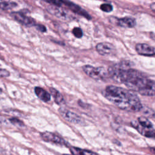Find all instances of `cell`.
I'll return each instance as SVG.
<instances>
[{
  "label": "cell",
  "instance_id": "cell-1",
  "mask_svg": "<svg viewBox=\"0 0 155 155\" xmlns=\"http://www.w3.org/2000/svg\"><path fill=\"white\" fill-rule=\"evenodd\" d=\"M132 63L124 61L113 65L108 70L109 76L117 83L124 84L130 90L143 96H154V81L142 72L131 68Z\"/></svg>",
  "mask_w": 155,
  "mask_h": 155
},
{
  "label": "cell",
  "instance_id": "cell-2",
  "mask_svg": "<svg viewBox=\"0 0 155 155\" xmlns=\"http://www.w3.org/2000/svg\"><path fill=\"white\" fill-rule=\"evenodd\" d=\"M103 95L120 109L137 112L143 105L138 96L132 90L114 85H108L102 93Z\"/></svg>",
  "mask_w": 155,
  "mask_h": 155
},
{
  "label": "cell",
  "instance_id": "cell-3",
  "mask_svg": "<svg viewBox=\"0 0 155 155\" xmlns=\"http://www.w3.org/2000/svg\"><path fill=\"white\" fill-rule=\"evenodd\" d=\"M131 125L142 136L147 137H154V125L146 117H139L137 120H132Z\"/></svg>",
  "mask_w": 155,
  "mask_h": 155
},
{
  "label": "cell",
  "instance_id": "cell-4",
  "mask_svg": "<svg viewBox=\"0 0 155 155\" xmlns=\"http://www.w3.org/2000/svg\"><path fill=\"white\" fill-rule=\"evenodd\" d=\"M47 10L49 13L61 20L69 21L75 18L74 15L70 12L68 9H66L62 6L51 5L47 7Z\"/></svg>",
  "mask_w": 155,
  "mask_h": 155
},
{
  "label": "cell",
  "instance_id": "cell-5",
  "mask_svg": "<svg viewBox=\"0 0 155 155\" xmlns=\"http://www.w3.org/2000/svg\"><path fill=\"white\" fill-rule=\"evenodd\" d=\"M82 70L87 76L95 80H105L109 76L108 71L103 67L85 65L82 67Z\"/></svg>",
  "mask_w": 155,
  "mask_h": 155
},
{
  "label": "cell",
  "instance_id": "cell-6",
  "mask_svg": "<svg viewBox=\"0 0 155 155\" xmlns=\"http://www.w3.org/2000/svg\"><path fill=\"white\" fill-rule=\"evenodd\" d=\"M10 15L15 20L24 25L32 27L36 24L35 20L31 17L27 16L26 15V12L23 11L13 12L10 13Z\"/></svg>",
  "mask_w": 155,
  "mask_h": 155
},
{
  "label": "cell",
  "instance_id": "cell-7",
  "mask_svg": "<svg viewBox=\"0 0 155 155\" xmlns=\"http://www.w3.org/2000/svg\"><path fill=\"white\" fill-rule=\"evenodd\" d=\"M59 112L61 115L69 122L81 125L85 124L84 119L75 113L71 112L64 108H60L59 109Z\"/></svg>",
  "mask_w": 155,
  "mask_h": 155
},
{
  "label": "cell",
  "instance_id": "cell-8",
  "mask_svg": "<svg viewBox=\"0 0 155 155\" xmlns=\"http://www.w3.org/2000/svg\"><path fill=\"white\" fill-rule=\"evenodd\" d=\"M62 5H64L65 7H67V8L73 13L82 16L88 20L91 19V16L86 10H85L81 6L75 4L74 2L70 0H62Z\"/></svg>",
  "mask_w": 155,
  "mask_h": 155
},
{
  "label": "cell",
  "instance_id": "cell-9",
  "mask_svg": "<svg viewBox=\"0 0 155 155\" xmlns=\"http://www.w3.org/2000/svg\"><path fill=\"white\" fill-rule=\"evenodd\" d=\"M41 137L42 139L45 142H51V143H53L60 145L67 146V143L65 142V140L64 139H62L61 137L51 132L45 131V132L42 133L41 134Z\"/></svg>",
  "mask_w": 155,
  "mask_h": 155
},
{
  "label": "cell",
  "instance_id": "cell-10",
  "mask_svg": "<svg viewBox=\"0 0 155 155\" xmlns=\"http://www.w3.org/2000/svg\"><path fill=\"white\" fill-rule=\"evenodd\" d=\"M96 51L102 56H110L115 53L116 48L109 42H100L96 46Z\"/></svg>",
  "mask_w": 155,
  "mask_h": 155
},
{
  "label": "cell",
  "instance_id": "cell-11",
  "mask_svg": "<svg viewBox=\"0 0 155 155\" xmlns=\"http://www.w3.org/2000/svg\"><path fill=\"white\" fill-rule=\"evenodd\" d=\"M136 50L139 54L146 56H153L154 55V47L147 44H137L136 45Z\"/></svg>",
  "mask_w": 155,
  "mask_h": 155
},
{
  "label": "cell",
  "instance_id": "cell-12",
  "mask_svg": "<svg viewBox=\"0 0 155 155\" xmlns=\"http://www.w3.org/2000/svg\"><path fill=\"white\" fill-rule=\"evenodd\" d=\"M117 25L124 28H133L136 25V19L132 17L117 19Z\"/></svg>",
  "mask_w": 155,
  "mask_h": 155
},
{
  "label": "cell",
  "instance_id": "cell-13",
  "mask_svg": "<svg viewBox=\"0 0 155 155\" xmlns=\"http://www.w3.org/2000/svg\"><path fill=\"white\" fill-rule=\"evenodd\" d=\"M35 93L36 95L43 102H47L50 101L51 99V95L49 93H48L45 90L44 88L39 87H36L35 88Z\"/></svg>",
  "mask_w": 155,
  "mask_h": 155
},
{
  "label": "cell",
  "instance_id": "cell-14",
  "mask_svg": "<svg viewBox=\"0 0 155 155\" xmlns=\"http://www.w3.org/2000/svg\"><path fill=\"white\" fill-rule=\"evenodd\" d=\"M50 91L51 95L53 96L54 102L58 105H62L64 103V99L62 94L56 89L53 87L50 88Z\"/></svg>",
  "mask_w": 155,
  "mask_h": 155
},
{
  "label": "cell",
  "instance_id": "cell-15",
  "mask_svg": "<svg viewBox=\"0 0 155 155\" xmlns=\"http://www.w3.org/2000/svg\"><path fill=\"white\" fill-rule=\"evenodd\" d=\"M70 152L73 154H79V155H84V154H96V153L93 152L90 150H83L77 147H72L70 148Z\"/></svg>",
  "mask_w": 155,
  "mask_h": 155
},
{
  "label": "cell",
  "instance_id": "cell-16",
  "mask_svg": "<svg viewBox=\"0 0 155 155\" xmlns=\"http://www.w3.org/2000/svg\"><path fill=\"white\" fill-rule=\"evenodd\" d=\"M18 4L15 2L2 1L0 2V9L3 10H8L16 7Z\"/></svg>",
  "mask_w": 155,
  "mask_h": 155
},
{
  "label": "cell",
  "instance_id": "cell-17",
  "mask_svg": "<svg viewBox=\"0 0 155 155\" xmlns=\"http://www.w3.org/2000/svg\"><path fill=\"white\" fill-rule=\"evenodd\" d=\"M140 111H142L145 116H148V117H154V110H152L151 108H148V107H142Z\"/></svg>",
  "mask_w": 155,
  "mask_h": 155
},
{
  "label": "cell",
  "instance_id": "cell-18",
  "mask_svg": "<svg viewBox=\"0 0 155 155\" xmlns=\"http://www.w3.org/2000/svg\"><path fill=\"white\" fill-rule=\"evenodd\" d=\"M100 8L102 11L107 13H110L113 10V6L110 4H102L100 6Z\"/></svg>",
  "mask_w": 155,
  "mask_h": 155
},
{
  "label": "cell",
  "instance_id": "cell-19",
  "mask_svg": "<svg viewBox=\"0 0 155 155\" xmlns=\"http://www.w3.org/2000/svg\"><path fill=\"white\" fill-rule=\"evenodd\" d=\"M72 33L74 36L77 38H81L83 36L82 30L79 27H74L72 30Z\"/></svg>",
  "mask_w": 155,
  "mask_h": 155
},
{
  "label": "cell",
  "instance_id": "cell-20",
  "mask_svg": "<svg viewBox=\"0 0 155 155\" xmlns=\"http://www.w3.org/2000/svg\"><path fill=\"white\" fill-rule=\"evenodd\" d=\"M9 121L10 123H12V124L16 125V126H18V127H23L24 125V124L19 119H18L16 117H12L9 119Z\"/></svg>",
  "mask_w": 155,
  "mask_h": 155
},
{
  "label": "cell",
  "instance_id": "cell-21",
  "mask_svg": "<svg viewBox=\"0 0 155 155\" xmlns=\"http://www.w3.org/2000/svg\"><path fill=\"white\" fill-rule=\"evenodd\" d=\"M47 3H49L51 5H58V6H62V0H42Z\"/></svg>",
  "mask_w": 155,
  "mask_h": 155
},
{
  "label": "cell",
  "instance_id": "cell-22",
  "mask_svg": "<svg viewBox=\"0 0 155 155\" xmlns=\"http://www.w3.org/2000/svg\"><path fill=\"white\" fill-rule=\"evenodd\" d=\"M10 75V72L6 69L0 68V78H7Z\"/></svg>",
  "mask_w": 155,
  "mask_h": 155
},
{
  "label": "cell",
  "instance_id": "cell-23",
  "mask_svg": "<svg viewBox=\"0 0 155 155\" xmlns=\"http://www.w3.org/2000/svg\"><path fill=\"white\" fill-rule=\"evenodd\" d=\"M35 27H36V28L38 30H39V31H41V32L44 33V32H45V31H47V28H46L45 26L44 25H42V24H36L35 25Z\"/></svg>",
  "mask_w": 155,
  "mask_h": 155
},
{
  "label": "cell",
  "instance_id": "cell-24",
  "mask_svg": "<svg viewBox=\"0 0 155 155\" xmlns=\"http://www.w3.org/2000/svg\"><path fill=\"white\" fill-rule=\"evenodd\" d=\"M154 7H155V3L153 2L151 5H150V8L152 9V10L153 12H154Z\"/></svg>",
  "mask_w": 155,
  "mask_h": 155
},
{
  "label": "cell",
  "instance_id": "cell-25",
  "mask_svg": "<svg viewBox=\"0 0 155 155\" xmlns=\"http://www.w3.org/2000/svg\"><path fill=\"white\" fill-rule=\"evenodd\" d=\"M2 121H3V119L0 118V123H2Z\"/></svg>",
  "mask_w": 155,
  "mask_h": 155
},
{
  "label": "cell",
  "instance_id": "cell-26",
  "mask_svg": "<svg viewBox=\"0 0 155 155\" xmlns=\"http://www.w3.org/2000/svg\"><path fill=\"white\" fill-rule=\"evenodd\" d=\"M2 92V90L1 88H0V94H1Z\"/></svg>",
  "mask_w": 155,
  "mask_h": 155
},
{
  "label": "cell",
  "instance_id": "cell-27",
  "mask_svg": "<svg viewBox=\"0 0 155 155\" xmlns=\"http://www.w3.org/2000/svg\"><path fill=\"white\" fill-rule=\"evenodd\" d=\"M104 1H106V0H104Z\"/></svg>",
  "mask_w": 155,
  "mask_h": 155
}]
</instances>
